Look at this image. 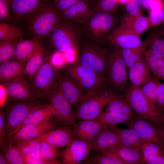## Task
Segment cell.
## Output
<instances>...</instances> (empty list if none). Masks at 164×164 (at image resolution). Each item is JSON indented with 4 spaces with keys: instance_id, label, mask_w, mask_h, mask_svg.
Returning a JSON list of instances; mask_svg holds the SVG:
<instances>
[{
    "instance_id": "1",
    "label": "cell",
    "mask_w": 164,
    "mask_h": 164,
    "mask_svg": "<svg viewBox=\"0 0 164 164\" xmlns=\"http://www.w3.org/2000/svg\"><path fill=\"white\" fill-rule=\"evenodd\" d=\"M123 94L137 115L162 128L163 113L145 95L139 87L128 83Z\"/></svg>"
},
{
    "instance_id": "2",
    "label": "cell",
    "mask_w": 164,
    "mask_h": 164,
    "mask_svg": "<svg viewBox=\"0 0 164 164\" xmlns=\"http://www.w3.org/2000/svg\"><path fill=\"white\" fill-rule=\"evenodd\" d=\"M117 94L108 87L85 94L74 112L76 120L95 119Z\"/></svg>"
},
{
    "instance_id": "3",
    "label": "cell",
    "mask_w": 164,
    "mask_h": 164,
    "mask_svg": "<svg viewBox=\"0 0 164 164\" xmlns=\"http://www.w3.org/2000/svg\"><path fill=\"white\" fill-rule=\"evenodd\" d=\"M73 22L62 20L50 35L51 42L57 52L65 53L67 56H77L80 33Z\"/></svg>"
},
{
    "instance_id": "4",
    "label": "cell",
    "mask_w": 164,
    "mask_h": 164,
    "mask_svg": "<svg viewBox=\"0 0 164 164\" xmlns=\"http://www.w3.org/2000/svg\"><path fill=\"white\" fill-rule=\"evenodd\" d=\"M28 18L29 29L34 36L44 37L50 35L63 20L60 13L53 5L46 2L32 13Z\"/></svg>"
},
{
    "instance_id": "5",
    "label": "cell",
    "mask_w": 164,
    "mask_h": 164,
    "mask_svg": "<svg viewBox=\"0 0 164 164\" xmlns=\"http://www.w3.org/2000/svg\"><path fill=\"white\" fill-rule=\"evenodd\" d=\"M68 75L85 94L108 87L107 77L79 62L68 68Z\"/></svg>"
},
{
    "instance_id": "6",
    "label": "cell",
    "mask_w": 164,
    "mask_h": 164,
    "mask_svg": "<svg viewBox=\"0 0 164 164\" xmlns=\"http://www.w3.org/2000/svg\"><path fill=\"white\" fill-rule=\"evenodd\" d=\"M56 66L51 55L46 57L42 65L32 80V87L38 98H47L56 86L59 78Z\"/></svg>"
},
{
    "instance_id": "7",
    "label": "cell",
    "mask_w": 164,
    "mask_h": 164,
    "mask_svg": "<svg viewBox=\"0 0 164 164\" xmlns=\"http://www.w3.org/2000/svg\"><path fill=\"white\" fill-rule=\"evenodd\" d=\"M110 53L107 74L108 87L117 94L124 93L128 82L127 67L119 48L115 47Z\"/></svg>"
},
{
    "instance_id": "8",
    "label": "cell",
    "mask_w": 164,
    "mask_h": 164,
    "mask_svg": "<svg viewBox=\"0 0 164 164\" xmlns=\"http://www.w3.org/2000/svg\"><path fill=\"white\" fill-rule=\"evenodd\" d=\"M110 55V53L104 48L87 45L80 50L78 62L106 77L105 75L108 74Z\"/></svg>"
},
{
    "instance_id": "9",
    "label": "cell",
    "mask_w": 164,
    "mask_h": 164,
    "mask_svg": "<svg viewBox=\"0 0 164 164\" xmlns=\"http://www.w3.org/2000/svg\"><path fill=\"white\" fill-rule=\"evenodd\" d=\"M43 104L27 101H12L5 108V133L7 138L32 111Z\"/></svg>"
},
{
    "instance_id": "10",
    "label": "cell",
    "mask_w": 164,
    "mask_h": 164,
    "mask_svg": "<svg viewBox=\"0 0 164 164\" xmlns=\"http://www.w3.org/2000/svg\"><path fill=\"white\" fill-rule=\"evenodd\" d=\"M47 99L56 122L61 125L73 127L76 123L74 112L71 105L55 88L49 93Z\"/></svg>"
},
{
    "instance_id": "11",
    "label": "cell",
    "mask_w": 164,
    "mask_h": 164,
    "mask_svg": "<svg viewBox=\"0 0 164 164\" xmlns=\"http://www.w3.org/2000/svg\"><path fill=\"white\" fill-rule=\"evenodd\" d=\"M125 124L135 131L143 143L153 142L164 148L162 128L137 114Z\"/></svg>"
},
{
    "instance_id": "12",
    "label": "cell",
    "mask_w": 164,
    "mask_h": 164,
    "mask_svg": "<svg viewBox=\"0 0 164 164\" xmlns=\"http://www.w3.org/2000/svg\"><path fill=\"white\" fill-rule=\"evenodd\" d=\"M22 76L2 83L5 87L8 97L12 101H27L36 103L38 99L32 87Z\"/></svg>"
},
{
    "instance_id": "13",
    "label": "cell",
    "mask_w": 164,
    "mask_h": 164,
    "mask_svg": "<svg viewBox=\"0 0 164 164\" xmlns=\"http://www.w3.org/2000/svg\"><path fill=\"white\" fill-rule=\"evenodd\" d=\"M111 13L94 11L89 19L86 24L91 34L95 39H101L114 29L116 20Z\"/></svg>"
},
{
    "instance_id": "14",
    "label": "cell",
    "mask_w": 164,
    "mask_h": 164,
    "mask_svg": "<svg viewBox=\"0 0 164 164\" xmlns=\"http://www.w3.org/2000/svg\"><path fill=\"white\" fill-rule=\"evenodd\" d=\"M47 117L42 122L36 124L29 125L23 127L17 131L8 141L15 145L29 139L37 137L56 128V121Z\"/></svg>"
},
{
    "instance_id": "15",
    "label": "cell",
    "mask_w": 164,
    "mask_h": 164,
    "mask_svg": "<svg viewBox=\"0 0 164 164\" xmlns=\"http://www.w3.org/2000/svg\"><path fill=\"white\" fill-rule=\"evenodd\" d=\"M114 46L120 48H136L145 45L140 36L120 25L114 29L108 37Z\"/></svg>"
},
{
    "instance_id": "16",
    "label": "cell",
    "mask_w": 164,
    "mask_h": 164,
    "mask_svg": "<svg viewBox=\"0 0 164 164\" xmlns=\"http://www.w3.org/2000/svg\"><path fill=\"white\" fill-rule=\"evenodd\" d=\"M91 145L76 139L61 152V162L63 164H78L85 160L91 150Z\"/></svg>"
},
{
    "instance_id": "17",
    "label": "cell",
    "mask_w": 164,
    "mask_h": 164,
    "mask_svg": "<svg viewBox=\"0 0 164 164\" xmlns=\"http://www.w3.org/2000/svg\"><path fill=\"white\" fill-rule=\"evenodd\" d=\"M87 0H80L60 13L63 20L86 23L94 12Z\"/></svg>"
},
{
    "instance_id": "18",
    "label": "cell",
    "mask_w": 164,
    "mask_h": 164,
    "mask_svg": "<svg viewBox=\"0 0 164 164\" xmlns=\"http://www.w3.org/2000/svg\"><path fill=\"white\" fill-rule=\"evenodd\" d=\"M103 125L95 119L83 120L76 123L73 131L77 139L91 144L105 128Z\"/></svg>"
},
{
    "instance_id": "19",
    "label": "cell",
    "mask_w": 164,
    "mask_h": 164,
    "mask_svg": "<svg viewBox=\"0 0 164 164\" xmlns=\"http://www.w3.org/2000/svg\"><path fill=\"white\" fill-rule=\"evenodd\" d=\"M42 141L48 143L58 148H63L69 145L77 139L73 127L63 125L41 135Z\"/></svg>"
},
{
    "instance_id": "20",
    "label": "cell",
    "mask_w": 164,
    "mask_h": 164,
    "mask_svg": "<svg viewBox=\"0 0 164 164\" xmlns=\"http://www.w3.org/2000/svg\"><path fill=\"white\" fill-rule=\"evenodd\" d=\"M54 88L61 94L71 105L79 102L85 94L68 75L59 77Z\"/></svg>"
},
{
    "instance_id": "21",
    "label": "cell",
    "mask_w": 164,
    "mask_h": 164,
    "mask_svg": "<svg viewBox=\"0 0 164 164\" xmlns=\"http://www.w3.org/2000/svg\"><path fill=\"white\" fill-rule=\"evenodd\" d=\"M47 0H12L10 9L13 18H27L32 13L46 2Z\"/></svg>"
},
{
    "instance_id": "22",
    "label": "cell",
    "mask_w": 164,
    "mask_h": 164,
    "mask_svg": "<svg viewBox=\"0 0 164 164\" xmlns=\"http://www.w3.org/2000/svg\"><path fill=\"white\" fill-rule=\"evenodd\" d=\"M121 146L119 135L107 128L102 130L91 144L92 148L97 152Z\"/></svg>"
},
{
    "instance_id": "23",
    "label": "cell",
    "mask_w": 164,
    "mask_h": 164,
    "mask_svg": "<svg viewBox=\"0 0 164 164\" xmlns=\"http://www.w3.org/2000/svg\"><path fill=\"white\" fill-rule=\"evenodd\" d=\"M128 69L130 83L134 86L140 87L152 77L151 70L144 59L136 62Z\"/></svg>"
},
{
    "instance_id": "24",
    "label": "cell",
    "mask_w": 164,
    "mask_h": 164,
    "mask_svg": "<svg viewBox=\"0 0 164 164\" xmlns=\"http://www.w3.org/2000/svg\"><path fill=\"white\" fill-rule=\"evenodd\" d=\"M26 62L12 60L1 63V83L6 82L21 76H25Z\"/></svg>"
},
{
    "instance_id": "25",
    "label": "cell",
    "mask_w": 164,
    "mask_h": 164,
    "mask_svg": "<svg viewBox=\"0 0 164 164\" xmlns=\"http://www.w3.org/2000/svg\"><path fill=\"white\" fill-rule=\"evenodd\" d=\"M53 116V110L49 104H43L41 107L32 111L9 136L8 139L12 138L18 131L23 127L39 123L47 117Z\"/></svg>"
},
{
    "instance_id": "26",
    "label": "cell",
    "mask_w": 164,
    "mask_h": 164,
    "mask_svg": "<svg viewBox=\"0 0 164 164\" xmlns=\"http://www.w3.org/2000/svg\"><path fill=\"white\" fill-rule=\"evenodd\" d=\"M119 135L123 146L134 149L140 152L143 142L132 128H120L116 125L108 128Z\"/></svg>"
},
{
    "instance_id": "27",
    "label": "cell",
    "mask_w": 164,
    "mask_h": 164,
    "mask_svg": "<svg viewBox=\"0 0 164 164\" xmlns=\"http://www.w3.org/2000/svg\"><path fill=\"white\" fill-rule=\"evenodd\" d=\"M41 46L40 43L36 40L19 41L15 50V60L26 62L27 59Z\"/></svg>"
},
{
    "instance_id": "28",
    "label": "cell",
    "mask_w": 164,
    "mask_h": 164,
    "mask_svg": "<svg viewBox=\"0 0 164 164\" xmlns=\"http://www.w3.org/2000/svg\"><path fill=\"white\" fill-rule=\"evenodd\" d=\"M104 110L123 114L131 118L136 115L123 94H117L109 102Z\"/></svg>"
},
{
    "instance_id": "29",
    "label": "cell",
    "mask_w": 164,
    "mask_h": 164,
    "mask_svg": "<svg viewBox=\"0 0 164 164\" xmlns=\"http://www.w3.org/2000/svg\"><path fill=\"white\" fill-rule=\"evenodd\" d=\"M45 51L41 46L27 60L25 66V75L32 81L43 64L45 58Z\"/></svg>"
},
{
    "instance_id": "30",
    "label": "cell",
    "mask_w": 164,
    "mask_h": 164,
    "mask_svg": "<svg viewBox=\"0 0 164 164\" xmlns=\"http://www.w3.org/2000/svg\"><path fill=\"white\" fill-rule=\"evenodd\" d=\"M121 25L140 36L149 27L148 18L142 14L137 17L126 15L122 19Z\"/></svg>"
},
{
    "instance_id": "31",
    "label": "cell",
    "mask_w": 164,
    "mask_h": 164,
    "mask_svg": "<svg viewBox=\"0 0 164 164\" xmlns=\"http://www.w3.org/2000/svg\"><path fill=\"white\" fill-rule=\"evenodd\" d=\"M106 150L116 154L127 164H143L141 153L134 149L121 146Z\"/></svg>"
},
{
    "instance_id": "32",
    "label": "cell",
    "mask_w": 164,
    "mask_h": 164,
    "mask_svg": "<svg viewBox=\"0 0 164 164\" xmlns=\"http://www.w3.org/2000/svg\"><path fill=\"white\" fill-rule=\"evenodd\" d=\"M132 118L123 114L104 110L95 120L108 128L119 124H125Z\"/></svg>"
},
{
    "instance_id": "33",
    "label": "cell",
    "mask_w": 164,
    "mask_h": 164,
    "mask_svg": "<svg viewBox=\"0 0 164 164\" xmlns=\"http://www.w3.org/2000/svg\"><path fill=\"white\" fill-rule=\"evenodd\" d=\"M148 44L136 48H120V50L126 65L128 68L137 61L144 59Z\"/></svg>"
},
{
    "instance_id": "34",
    "label": "cell",
    "mask_w": 164,
    "mask_h": 164,
    "mask_svg": "<svg viewBox=\"0 0 164 164\" xmlns=\"http://www.w3.org/2000/svg\"><path fill=\"white\" fill-rule=\"evenodd\" d=\"M91 157L86 163L93 164H127L116 154L106 150L97 152Z\"/></svg>"
},
{
    "instance_id": "35",
    "label": "cell",
    "mask_w": 164,
    "mask_h": 164,
    "mask_svg": "<svg viewBox=\"0 0 164 164\" xmlns=\"http://www.w3.org/2000/svg\"><path fill=\"white\" fill-rule=\"evenodd\" d=\"M144 59L154 75L164 81V60L146 50Z\"/></svg>"
},
{
    "instance_id": "36",
    "label": "cell",
    "mask_w": 164,
    "mask_h": 164,
    "mask_svg": "<svg viewBox=\"0 0 164 164\" xmlns=\"http://www.w3.org/2000/svg\"><path fill=\"white\" fill-rule=\"evenodd\" d=\"M41 141V135L36 138L19 142L14 145L21 155L39 154Z\"/></svg>"
},
{
    "instance_id": "37",
    "label": "cell",
    "mask_w": 164,
    "mask_h": 164,
    "mask_svg": "<svg viewBox=\"0 0 164 164\" xmlns=\"http://www.w3.org/2000/svg\"><path fill=\"white\" fill-rule=\"evenodd\" d=\"M160 83L159 79L153 75L149 81L139 87L145 95L155 105L158 96Z\"/></svg>"
},
{
    "instance_id": "38",
    "label": "cell",
    "mask_w": 164,
    "mask_h": 164,
    "mask_svg": "<svg viewBox=\"0 0 164 164\" xmlns=\"http://www.w3.org/2000/svg\"><path fill=\"white\" fill-rule=\"evenodd\" d=\"M146 41L148 46L147 50L164 60V39L162 36L153 33L149 36Z\"/></svg>"
},
{
    "instance_id": "39",
    "label": "cell",
    "mask_w": 164,
    "mask_h": 164,
    "mask_svg": "<svg viewBox=\"0 0 164 164\" xmlns=\"http://www.w3.org/2000/svg\"><path fill=\"white\" fill-rule=\"evenodd\" d=\"M17 39L0 41V63L14 60Z\"/></svg>"
},
{
    "instance_id": "40",
    "label": "cell",
    "mask_w": 164,
    "mask_h": 164,
    "mask_svg": "<svg viewBox=\"0 0 164 164\" xmlns=\"http://www.w3.org/2000/svg\"><path fill=\"white\" fill-rule=\"evenodd\" d=\"M22 36L20 28L14 25L5 22L0 23V39L9 41L18 39Z\"/></svg>"
},
{
    "instance_id": "41",
    "label": "cell",
    "mask_w": 164,
    "mask_h": 164,
    "mask_svg": "<svg viewBox=\"0 0 164 164\" xmlns=\"http://www.w3.org/2000/svg\"><path fill=\"white\" fill-rule=\"evenodd\" d=\"M9 164H24L22 155L15 146L8 141L1 148Z\"/></svg>"
},
{
    "instance_id": "42",
    "label": "cell",
    "mask_w": 164,
    "mask_h": 164,
    "mask_svg": "<svg viewBox=\"0 0 164 164\" xmlns=\"http://www.w3.org/2000/svg\"><path fill=\"white\" fill-rule=\"evenodd\" d=\"M140 153L143 163L144 164L145 161L151 156L155 155L164 156V148L153 142H144L142 146Z\"/></svg>"
},
{
    "instance_id": "43",
    "label": "cell",
    "mask_w": 164,
    "mask_h": 164,
    "mask_svg": "<svg viewBox=\"0 0 164 164\" xmlns=\"http://www.w3.org/2000/svg\"><path fill=\"white\" fill-rule=\"evenodd\" d=\"M61 152L58 147L41 141L39 154L42 157L47 159H56L60 155Z\"/></svg>"
},
{
    "instance_id": "44",
    "label": "cell",
    "mask_w": 164,
    "mask_h": 164,
    "mask_svg": "<svg viewBox=\"0 0 164 164\" xmlns=\"http://www.w3.org/2000/svg\"><path fill=\"white\" fill-rule=\"evenodd\" d=\"M24 164H60L61 162L56 159H47L41 156L39 154L22 155Z\"/></svg>"
},
{
    "instance_id": "45",
    "label": "cell",
    "mask_w": 164,
    "mask_h": 164,
    "mask_svg": "<svg viewBox=\"0 0 164 164\" xmlns=\"http://www.w3.org/2000/svg\"><path fill=\"white\" fill-rule=\"evenodd\" d=\"M118 4L117 0H97L94 10L112 12L117 9Z\"/></svg>"
},
{
    "instance_id": "46",
    "label": "cell",
    "mask_w": 164,
    "mask_h": 164,
    "mask_svg": "<svg viewBox=\"0 0 164 164\" xmlns=\"http://www.w3.org/2000/svg\"><path fill=\"white\" fill-rule=\"evenodd\" d=\"M0 20L2 22L13 21L10 3L7 0H0Z\"/></svg>"
},
{
    "instance_id": "47",
    "label": "cell",
    "mask_w": 164,
    "mask_h": 164,
    "mask_svg": "<svg viewBox=\"0 0 164 164\" xmlns=\"http://www.w3.org/2000/svg\"><path fill=\"white\" fill-rule=\"evenodd\" d=\"M162 9H154L149 10L148 18L149 27L158 25L163 21Z\"/></svg>"
},
{
    "instance_id": "48",
    "label": "cell",
    "mask_w": 164,
    "mask_h": 164,
    "mask_svg": "<svg viewBox=\"0 0 164 164\" xmlns=\"http://www.w3.org/2000/svg\"><path fill=\"white\" fill-rule=\"evenodd\" d=\"M140 0H132L125 5V9L127 15L137 17L142 14Z\"/></svg>"
},
{
    "instance_id": "49",
    "label": "cell",
    "mask_w": 164,
    "mask_h": 164,
    "mask_svg": "<svg viewBox=\"0 0 164 164\" xmlns=\"http://www.w3.org/2000/svg\"><path fill=\"white\" fill-rule=\"evenodd\" d=\"M5 113L3 109H0V145L1 148L5 144Z\"/></svg>"
},
{
    "instance_id": "50",
    "label": "cell",
    "mask_w": 164,
    "mask_h": 164,
    "mask_svg": "<svg viewBox=\"0 0 164 164\" xmlns=\"http://www.w3.org/2000/svg\"><path fill=\"white\" fill-rule=\"evenodd\" d=\"M80 0H54L53 5L60 13Z\"/></svg>"
},
{
    "instance_id": "51",
    "label": "cell",
    "mask_w": 164,
    "mask_h": 164,
    "mask_svg": "<svg viewBox=\"0 0 164 164\" xmlns=\"http://www.w3.org/2000/svg\"><path fill=\"white\" fill-rule=\"evenodd\" d=\"M156 105L158 109L163 113L164 112V83L160 84Z\"/></svg>"
},
{
    "instance_id": "52",
    "label": "cell",
    "mask_w": 164,
    "mask_h": 164,
    "mask_svg": "<svg viewBox=\"0 0 164 164\" xmlns=\"http://www.w3.org/2000/svg\"><path fill=\"white\" fill-rule=\"evenodd\" d=\"M144 164H164V156L155 155L149 157Z\"/></svg>"
},
{
    "instance_id": "53",
    "label": "cell",
    "mask_w": 164,
    "mask_h": 164,
    "mask_svg": "<svg viewBox=\"0 0 164 164\" xmlns=\"http://www.w3.org/2000/svg\"><path fill=\"white\" fill-rule=\"evenodd\" d=\"M8 97V93L5 86L2 84L0 86V106L1 108L3 107Z\"/></svg>"
},
{
    "instance_id": "54",
    "label": "cell",
    "mask_w": 164,
    "mask_h": 164,
    "mask_svg": "<svg viewBox=\"0 0 164 164\" xmlns=\"http://www.w3.org/2000/svg\"><path fill=\"white\" fill-rule=\"evenodd\" d=\"M164 5V2L162 0H151L149 10L154 9H162Z\"/></svg>"
},
{
    "instance_id": "55",
    "label": "cell",
    "mask_w": 164,
    "mask_h": 164,
    "mask_svg": "<svg viewBox=\"0 0 164 164\" xmlns=\"http://www.w3.org/2000/svg\"><path fill=\"white\" fill-rule=\"evenodd\" d=\"M151 0H140L141 7L144 9H148Z\"/></svg>"
},
{
    "instance_id": "56",
    "label": "cell",
    "mask_w": 164,
    "mask_h": 164,
    "mask_svg": "<svg viewBox=\"0 0 164 164\" xmlns=\"http://www.w3.org/2000/svg\"><path fill=\"white\" fill-rule=\"evenodd\" d=\"M2 150L0 154V164H9L7 159L5 157L3 152Z\"/></svg>"
},
{
    "instance_id": "57",
    "label": "cell",
    "mask_w": 164,
    "mask_h": 164,
    "mask_svg": "<svg viewBox=\"0 0 164 164\" xmlns=\"http://www.w3.org/2000/svg\"><path fill=\"white\" fill-rule=\"evenodd\" d=\"M132 0H117L118 4L126 5Z\"/></svg>"
},
{
    "instance_id": "58",
    "label": "cell",
    "mask_w": 164,
    "mask_h": 164,
    "mask_svg": "<svg viewBox=\"0 0 164 164\" xmlns=\"http://www.w3.org/2000/svg\"><path fill=\"white\" fill-rule=\"evenodd\" d=\"M162 12H163V22L164 23V5L162 9Z\"/></svg>"
},
{
    "instance_id": "59",
    "label": "cell",
    "mask_w": 164,
    "mask_h": 164,
    "mask_svg": "<svg viewBox=\"0 0 164 164\" xmlns=\"http://www.w3.org/2000/svg\"><path fill=\"white\" fill-rule=\"evenodd\" d=\"M90 3H93L94 2L97 0H87Z\"/></svg>"
},
{
    "instance_id": "60",
    "label": "cell",
    "mask_w": 164,
    "mask_h": 164,
    "mask_svg": "<svg viewBox=\"0 0 164 164\" xmlns=\"http://www.w3.org/2000/svg\"><path fill=\"white\" fill-rule=\"evenodd\" d=\"M163 137L164 140V126L162 128Z\"/></svg>"
},
{
    "instance_id": "61",
    "label": "cell",
    "mask_w": 164,
    "mask_h": 164,
    "mask_svg": "<svg viewBox=\"0 0 164 164\" xmlns=\"http://www.w3.org/2000/svg\"><path fill=\"white\" fill-rule=\"evenodd\" d=\"M162 36L164 39V28L162 32Z\"/></svg>"
},
{
    "instance_id": "62",
    "label": "cell",
    "mask_w": 164,
    "mask_h": 164,
    "mask_svg": "<svg viewBox=\"0 0 164 164\" xmlns=\"http://www.w3.org/2000/svg\"><path fill=\"white\" fill-rule=\"evenodd\" d=\"M7 0L8 1H9V3H10V2L12 0Z\"/></svg>"
},
{
    "instance_id": "63",
    "label": "cell",
    "mask_w": 164,
    "mask_h": 164,
    "mask_svg": "<svg viewBox=\"0 0 164 164\" xmlns=\"http://www.w3.org/2000/svg\"><path fill=\"white\" fill-rule=\"evenodd\" d=\"M163 114L164 117V113H163Z\"/></svg>"
},
{
    "instance_id": "64",
    "label": "cell",
    "mask_w": 164,
    "mask_h": 164,
    "mask_svg": "<svg viewBox=\"0 0 164 164\" xmlns=\"http://www.w3.org/2000/svg\"><path fill=\"white\" fill-rule=\"evenodd\" d=\"M164 2V0H162Z\"/></svg>"
}]
</instances>
